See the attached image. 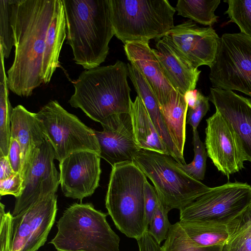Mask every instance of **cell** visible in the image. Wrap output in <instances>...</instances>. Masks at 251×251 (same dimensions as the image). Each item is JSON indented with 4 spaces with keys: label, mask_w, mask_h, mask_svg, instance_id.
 Listing matches in <instances>:
<instances>
[{
    "label": "cell",
    "mask_w": 251,
    "mask_h": 251,
    "mask_svg": "<svg viewBox=\"0 0 251 251\" xmlns=\"http://www.w3.org/2000/svg\"><path fill=\"white\" fill-rule=\"evenodd\" d=\"M57 196L40 200L13 218L11 251H37L46 243L53 225Z\"/></svg>",
    "instance_id": "12"
},
{
    "label": "cell",
    "mask_w": 251,
    "mask_h": 251,
    "mask_svg": "<svg viewBox=\"0 0 251 251\" xmlns=\"http://www.w3.org/2000/svg\"><path fill=\"white\" fill-rule=\"evenodd\" d=\"M165 37L195 68L213 64L220 38L211 26L202 27L191 20L174 26Z\"/></svg>",
    "instance_id": "14"
},
{
    "label": "cell",
    "mask_w": 251,
    "mask_h": 251,
    "mask_svg": "<svg viewBox=\"0 0 251 251\" xmlns=\"http://www.w3.org/2000/svg\"><path fill=\"white\" fill-rule=\"evenodd\" d=\"M11 138L19 143L22 151L23 175L34 150L47 139L35 113L22 105L13 108L11 118Z\"/></svg>",
    "instance_id": "20"
},
{
    "label": "cell",
    "mask_w": 251,
    "mask_h": 251,
    "mask_svg": "<svg viewBox=\"0 0 251 251\" xmlns=\"http://www.w3.org/2000/svg\"><path fill=\"white\" fill-rule=\"evenodd\" d=\"M13 0H0V51L7 59L14 46L11 17Z\"/></svg>",
    "instance_id": "30"
},
{
    "label": "cell",
    "mask_w": 251,
    "mask_h": 251,
    "mask_svg": "<svg viewBox=\"0 0 251 251\" xmlns=\"http://www.w3.org/2000/svg\"><path fill=\"white\" fill-rule=\"evenodd\" d=\"M228 7L225 12L230 22L239 26L241 32L251 38V0H226Z\"/></svg>",
    "instance_id": "31"
},
{
    "label": "cell",
    "mask_w": 251,
    "mask_h": 251,
    "mask_svg": "<svg viewBox=\"0 0 251 251\" xmlns=\"http://www.w3.org/2000/svg\"><path fill=\"white\" fill-rule=\"evenodd\" d=\"M132 162L152 182L161 201L179 210L211 188L180 169L167 154L141 149Z\"/></svg>",
    "instance_id": "7"
},
{
    "label": "cell",
    "mask_w": 251,
    "mask_h": 251,
    "mask_svg": "<svg viewBox=\"0 0 251 251\" xmlns=\"http://www.w3.org/2000/svg\"><path fill=\"white\" fill-rule=\"evenodd\" d=\"M107 214L90 203H75L63 212L50 243L57 251H120V237L106 220Z\"/></svg>",
    "instance_id": "5"
},
{
    "label": "cell",
    "mask_w": 251,
    "mask_h": 251,
    "mask_svg": "<svg viewBox=\"0 0 251 251\" xmlns=\"http://www.w3.org/2000/svg\"><path fill=\"white\" fill-rule=\"evenodd\" d=\"M66 36V23L63 1L62 0H57L45 38L42 69V76L45 84L50 82L58 66L60 51Z\"/></svg>",
    "instance_id": "22"
},
{
    "label": "cell",
    "mask_w": 251,
    "mask_h": 251,
    "mask_svg": "<svg viewBox=\"0 0 251 251\" xmlns=\"http://www.w3.org/2000/svg\"><path fill=\"white\" fill-rule=\"evenodd\" d=\"M129 114L135 139L140 149L169 155L166 146L138 96L134 101L131 100Z\"/></svg>",
    "instance_id": "23"
},
{
    "label": "cell",
    "mask_w": 251,
    "mask_h": 251,
    "mask_svg": "<svg viewBox=\"0 0 251 251\" xmlns=\"http://www.w3.org/2000/svg\"><path fill=\"white\" fill-rule=\"evenodd\" d=\"M152 49L167 79L182 95L195 89L201 73L194 68L165 37L159 39Z\"/></svg>",
    "instance_id": "19"
},
{
    "label": "cell",
    "mask_w": 251,
    "mask_h": 251,
    "mask_svg": "<svg viewBox=\"0 0 251 251\" xmlns=\"http://www.w3.org/2000/svg\"><path fill=\"white\" fill-rule=\"evenodd\" d=\"M115 35L124 45L160 39L174 27L176 11L167 0H109Z\"/></svg>",
    "instance_id": "6"
},
{
    "label": "cell",
    "mask_w": 251,
    "mask_h": 251,
    "mask_svg": "<svg viewBox=\"0 0 251 251\" xmlns=\"http://www.w3.org/2000/svg\"><path fill=\"white\" fill-rule=\"evenodd\" d=\"M159 200L155 188L147 180L145 185V225L148 229Z\"/></svg>",
    "instance_id": "35"
},
{
    "label": "cell",
    "mask_w": 251,
    "mask_h": 251,
    "mask_svg": "<svg viewBox=\"0 0 251 251\" xmlns=\"http://www.w3.org/2000/svg\"><path fill=\"white\" fill-rule=\"evenodd\" d=\"M199 92L200 91L196 89L190 90L187 91L184 95L185 100L188 105V109L193 108L196 106Z\"/></svg>",
    "instance_id": "40"
},
{
    "label": "cell",
    "mask_w": 251,
    "mask_h": 251,
    "mask_svg": "<svg viewBox=\"0 0 251 251\" xmlns=\"http://www.w3.org/2000/svg\"><path fill=\"white\" fill-rule=\"evenodd\" d=\"M128 76L136 92L142 100L158 133L164 142L169 155L177 162L185 164L184 156L178 151L165 125L158 100L144 76L130 63L127 64Z\"/></svg>",
    "instance_id": "21"
},
{
    "label": "cell",
    "mask_w": 251,
    "mask_h": 251,
    "mask_svg": "<svg viewBox=\"0 0 251 251\" xmlns=\"http://www.w3.org/2000/svg\"><path fill=\"white\" fill-rule=\"evenodd\" d=\"M220 0H178L175 9L177 15L211 26L217 22L214 12Z\"/></svg>",
    "instance_id": "26"
},
{
    "label": "cell",
    "mask_w": 251,
    "mask_h": 251,
    "mask_svg": "<svg viewBox=\"0 0 251 251\" xmlns=\"http://www.w3.org/2000/svg\"><path fill=\"white\" fill-rule=\"evenodd\" d=\"M208 97L234 134L245 161L251 162V100L213 87Z\"/></svg>",
    "instance_id": "17"
},
{
    "label": "cell",
    "mask_w": 251,
    "mask_h": 251,
    "mask_svg": "<svg viewBox=\"0 0 251 251\" xmlns=\"http://www.w3.org/2000/svg\"><path fill=\"white\" fill-rule=\"evenodd\" d=\"M229 225L222 251H251V205Z\"/></svg>",
    "instance_id": "27"
},
{
    "label": "cell",
    "mask_w": 251,
    "mask_h": 251,
    "mask_svg": "<svg viewBox=\"0 0 251 251\" xmlns=\"http://www.w3.org/2000/svg\"><path fill=\"white\" fill-rule=\"evenodd\" d=\"M179 224L187 237L199 246L224 244L229 235V225L191 221H180Z\"/></svg>",
    "instance_id": "24"
},
{
    "label": "cell",
    "mask_w": 251,
    "mask_h": 251,
    "mask_svg": "<svg viewBox=\"0 0 251 251\" xmlns=\"http://www.w3.org/2000/svg\"><path fill=\"white\" fill-rule=\"evenodd\" d=\"M127 59L144 76L155 96L159 107L171 101L177 92L165 76L148 42H129L124 45Z\"/></svg>",
    "instance_id": "18"
},
{
    "label": "cell",
    "mask_w": 251,
    "mask_h": 251,
    "mask_svg": "<svg viewBox=\"0 0 251 251\" xmlns=\"http://www.w3.org/2000/svg\"><path fill=\"white\" fill-rule=\"evenodd\" d=\"M206 123L207 156L218 170L229 177L244 168L242 151L232 130L218 112L208 118Z\"/></svg>",
    "instance_id": "15"
},
{
    "label": "cell",
    "mask_w": 251,
    "mask_h": 251,
    "mask_svg": "<svg viewBox=\"0 0 251 251\" xmlns=\"http://www.w3.org/2000/svg\"><path fill=\"white\" fill-rule=\"evenodd\" d=\"M100 157L91 151L74 152L59 162L60 184L64 195L82 201L99 186Z\"/></svg>",
    "instance_id": "13"
},
{
    "label": "cell",
    "mask_w": 251,
    "mask_h": 251,
    "mask_svg": "<svg viewBox=\"0 0 251 251\" xmlns=\"http://www.w3.org/2000/svg\"><path fill=\"white\" fill-rule=\"evenodd\" d=\"M210 69L213 87L238 91L251 98V38L241 32L223 34Z\"/></svg>",
    "instance_id": "10"
},
{
    "label": "cell",
    "mask_w": 251,
    "mask_h": 251,
    "mask_svg": "<svg viewBox=\"0 0 251 251\" xmlns=\"http://www.w3.org/2000/svg\"><path fill=\"white\" fill-rule=\"evenodd\" d=\"M251 205V186L228 182L211 188L180 210V221L228 225Z\"/></svg>",
    "instance_id": "9"
},
{
    "label": "cell",
    "mask_w": 251,
    "mask_h": 251,
    "mask_svg": "<svg viewBox=\"0 0 251 251\" xmlns=\"http://www.w3.org/2000/svg\"><path fill=\"white\" fill-rule=\"evenodd\" d=\"M13 216L9 211L5 212V206L0 203V251H11Z\"/></svg>",
    "instance_id": "33"
},
{
    "label": "cell",
    "mask_w": 251,
    "mask_h": 251,
    "mask_svg": "<svg viewBox=\"0 0 251 251\" xmlns=\"http://www.w3.org/2000/svg\"><path fill=\"white\" fill-rule=\"evenodd\" d=\"M66 23V43L75 63L85 70L99 67L109 52L114 35L109 0H62Z\"/></svg>",
    "instance_id": "2"
},
{
    "label": "cell",
    "mask_w": 251,
    "mask_h": 251,
    "mask_svg": "<svg viewBox=\"0 0 251 251\" xmlns=\"http://www.w3.org/2000/svg\"><path fill=\"white\" fill-rule=\"evenodd\" d=\"M137 241L139 251H163L162 247L148 230Z\"/></svg>",
    "instance_id": "38"
},
{
    "label": "cell",
    "mask_w": 251,
    "mask_h": 251,
    "mask_svg": "<svg viewBox=\"0 0 251 251\" xmlns=\"http://www.w3.org/2000/svg\"><path fill=\"white\" fill-rule=\"evenodd\" d=\"M0 56V156H7L11 139V118L12 108L9 99L7 76L4 57Z\"/></svg>",
    "instance_id": "25"
},
{
    "label": "cell",
    "mask_w": 251,
    "mask_h": 251,
    "mask_svg": "<svg viewBox=\"0 0 251 251\" xmlns=\"http://www.w3.org/2000/svg\"><path fill=\"white\" fill-rule=\"evenodd\" d=\"M54 159V150L48 139L34 150L23 175V189L16 198L13 216L43 198L56 194L60 184V174Z\"/></svg>",
    "instance_id": "11"
},
{
    "label": "cell",
    "mask_w": 251,
    "mask_h": 251,
    "mask_svg": "<svg viewBox=\"0 0 251 251\" xmlns=\"http://www.w3.org/2000/svg\"><path fill=\"white\" fill-rule=\"evenodd\" d=\"M8 158L13 171L21 173L22 151L18 142L11 138L8 154Z\"/></svg>",
    "instance_id": "37"
},
{
    "label": "cell",
    "mask_w": 251,
    "mask_h": 251,
    "mask_svg": "<svg viewBox=\"0 0 251 251\" xmlns=\"http://www.w3.org/2000/svg\"><path fill=\"white\" fill-rule=\"evenodd\" d=\"M57 0H13L11 17L14 58L7 72L9 89L24 97L44 83L42 62L47 31Z\"/></svg>",
    "instance_id": "1"
},
{
    "label": "cell",
    "mask_w": 251,
    "mask_h": 251,
    "mask_svg": "<svg viewBox=\"0 0 251 251\" xmlns=\"http://www.w3.org/2000/svg\"><path fill=\"white\" fill-rule=\"evenodd\" d=\"M171 210L159 200L149 226L148 231L159 244L167 239L172 226L168 217V212Z\"/></svg>",
    "instance_id": "32"
},
{
    "label": "cell",
    "mask_w": 251,
    "mask_h": 251,
    "mask_svg": "<svg viewBox=\"0 0 251 251\" xmlns=\"http://www.w3.org/2000/svg\"><path fill=\"white\" fill-rule=\"evenodd\" d=\"M36 114L59 162L77 151H91L100 155L95 130L68 112L57 100H50Z\"/></svg>",
    "instance_id": "8"
},
{
    "label": "cell",
    "mask_w": 251,
    "mask_h": 251,
    "mask_svg": "<svg viewBox=\"0 0 251 251\" xmlns=\"http://www.w3.org/2000/svg\"><path fill=\"white\" fill-rule=\"evenodd\" d=\"M193 145L194 151L193 161L187 164L177 162V165L189 176L201 181L204 178L207 154L205 145L201 140L197 129L193 130Z\"/></svg>",
    "instance_id": "29"
},
{
    "label": "cell",
    "mask_w": 251,
    "mask_h": 251,
    "mask_svg": "<svg viewBox=\"0 0 251 251\" xmlns=\"http://www.w3.org/2000/svg\"><path fill=\"white\" fill-rule=\"evenodd\" d=\"M147 177L133 162L112 166L105 206L116 227L137 240L148 230L145 225V185Z\"/></svg>",
    "instance_id": "4"
},
{
    "label": "cell",
    "mask_w": 251,
    "mask_h": 251,
    "mask_svg": "<svg viewBox=\"0 0 251 251\" xmlns=\"http://www.w3.org/2000/svg\"><path fill=\"white\" fill-rule=\"evenodd\" d=\"M23 178L20 173H15L0 180V196L13 195L16 198H18L23 189Z\"/></svg>",
    "instance_id": "36"
},
{
    "label": "cell",
    "mask_w": 251,
    "mask_h": 251,
    "mask_svg": "<svg viewBox=\"0 0 251 251\" xmlns=\"http://www.w3.org/2000/svg\"><path fill=\"white\" fill-rule=\"evenodd\" d=\"M100 124L102 131L94 130L100 157L112 166L132 162L134 156L141 149L135 139L129 113L113 115Z\"/></svg>",
    "instance_id": "16"
},
{
    "label": "cell",
    "mask_w": 251,
    "mask_h": 251,
    "mask_svg": "<svg viewBox=\"0 0 251 251\" xmlns=\"http://www.w3.org/2000/svg\"><path fill=\"white\" fill-rule=\"evenodd\" d=\"M223 245L202 247L195 245L187 237L178 222L172 225L162 248L163 251H222Z\"/></svg>",
    "instance_id": "28"
},
{
    "label": "cell",
    "mask_w": 251,
    "mask_h": 251,
    "mask_svg": "<svg viewBox=\"0 0 251 251\" xmlns=\"http://www.w3.org/2000/svg\"><path fill=\"white\" fill-rule=\"evenodd\" d=\"M128 76L127 64L120 60L85 70L73 82L75 92L69 103L100 124L113 115L129 113Z\"/></svg>",
    "instance_id": "3"
},
{
    "label": "cell",
    "mask_w": 251,
    "mask_h": 251,
    "mask_svg": "<svg viewBox=\"0 0 251 251\" xmlns=\"http://www.w3.org/2000/svg\"><path fill=\"white\" fill-rule=\"evenodd\" d=\"M7 156H0V180L14 174Z\"/></svg>",
    "instance_id": "39"
},
{
    "label": "cell",
    "mask_w": 251,
    "mask_h": 251,
    "mask_svg": "<svg viewBox=\"0 0 251 251\" xmlns=\"http://www.w3.org/2000/svg\"><path fill=\"white\" fill-rule=\"evenodd\" d=\"M209 97L203 95L199 92L198 99L196 106L193 108H188L187 114L186 123L190 125L193 130L197 127L209 109Z\"/></svg>",
    "instance_id": "34"
}]
</instances>
